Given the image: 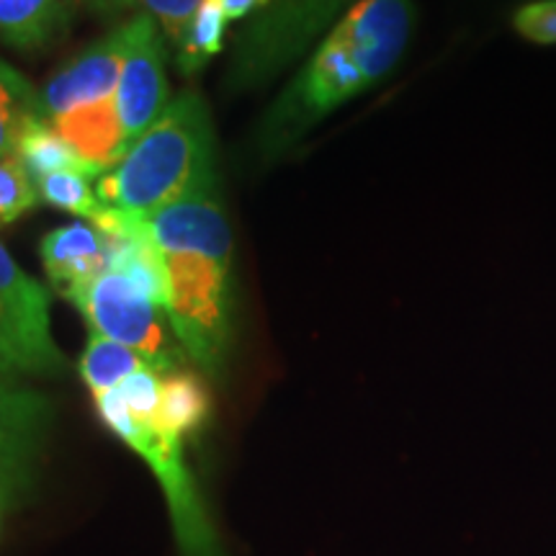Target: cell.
I'll list each match as a JSON object with an SVG mask.
<instances>
[{"label": "cell", "mask_w": 556, "mask_h": 556, "mask_svg": "<svg viewBox=\"0 0 556 556\" xmlns=\"http://www.w3.org/2000/svg\"><path fill=\"white\" fill-rule=\"evenodd\" d=\"M122 400L131 417L142 422H155L160 394H163V379L152 368H142V371L131 374V377L119 387Z\"/></svg>", "instance_id": "cell-21"}, {"label": "cell", "mask_w": 556, "mask_h": 556, "mask_svg": "<svg viewBox=\"0 0 556 556\" xmlns=\"http://www.w3.org/2000/svg\"><path fill=\"white\" fill-rule=\"evenodd\" d=\"M131 18L116 26L109 37L90 45L80 58L67 62L54 78L39 90L37 119L52 122L83 103L101 101L119 88L124 62L131 45Z\"/></svg>", "instance_id": "cell-9"}, {"label": "cell", "mask_w": 556, "mask_h": 556, "mask_svg": "<svg viewBox=\"0 0 556 556\" xmlns=\"http://www.w3.org/2000/svg\"><path fill=\"white\" fill-rule=\"evenodd\" d=\"M219 5L222 11H225L227 21H240L268 9L270 0H219Z\"/></svg>", "instance_id": "cell-25"}, {"label": "cell", "mask_w": 556, "mask_h": 556, "mask_svg": "<svg viewBox=\"0 0 556 556\" xmlns=\"http://www.w3.org/2000/svg\"><path fill=\"white\" fill-rule=\"evenodd\" d=\"M0 83H5V86H9L13 93L21 96V99L29 103V106L34 109V116H37V96H39V90L34 88L31 83L24 78V75H18L16 70H13L9 62H3V60H0Z\"/></svg>", "instance_id": "cell-24"}, {"label": "cell", "mask_w": 556, "mask_h": 556, "mask_svg": "<svg viewBox=\"0 0 556 556\" xmlns=\"http://www.w3.org/2000/svg\"><path fill=\"white\" fill-rule=\"evenodd\" d=\"M62 296L86 317L93 336L109 338L137 351L152 371L170 374L184 361L180 345L170 338L165 312L144 299L127 278L106 270L90 283L70 287Z\"/></svg>", "instance_id": "cell-6"}, {"label": "cell", "mask_w": 556, "mask_h": 556, "mask_svg": "<svg viewBox=\"0 0 556 556\" xmlns=\"http://www.w3.org/2000/svg\"><path fill=\"white\" fill-rule=\"evenodd\" d=\"M50 420L52 405L45 394L0 377V497L29 479Z\"/></svg>", "instance_id": "cell-10"}, {"label": "cell", "mask_w": 556, "mask_h": 556, "mask_svg": "<svg viewBox=\"0 0 556 556\" xmlns=\"http://www.w3.org/2000/svg\"><path fill=\"white\" fill-rule=\"evenodd\" d=\"M96 409L111 433L122 438L157 477L184 556H222L217 533L184 462V441L155 422H142L124 405L119 387L96 394Z\"/></svg>", "instance_id": "cell-4"}, {"label": "cell", "mask_w": 556, "mask_h": 556, "mask_svg": "<svg viewBox=\"0 0 556 556\" xmlns=\"http://www.w3.org/2000/svg\"><path fill=\"white\" fill-rule=\"evenodd\" d=\"M73 0H0V39L13 50H45L67 31Z\"/></svg>", "instance_id": "cell-13"}, {"label": "cell", "mask_w": 556, "mask_h": 556, "mask_svg": "<svg viewBox=\"0 0 556 556\" xmlns=\"http://www.w3.org/2000/svg\"><path fill=\"white\" fill-rule=\"evenodd\" d=\"M163 253L168 317L178 345L208 374H219L232 338V229L219 191H204L148 217Z\"/></svg>", "instance_id": "cell-2"}, {"label": "cell", "mask_w": 556, "mask_h": 556, "mask_svg": "<svg viewBox=\"0 0 556 556\" xmlns=\"http://www.w3.org/2000/svg\"><path fill=\"white\" fill-rule=\"evenodd\" d=\"M86 163L109 173L122 163L124 155L131 150L124 135V124L119 114V101L106 96L101 101L83 103L58 119L47 122Z\"/></svg>", "instance_id": "cell-11"}, {"label": "cell", "mask_w": 556, "mask_h": 556, "mask_svg": "<svg viewBox=\"0 0 556 556\" xmlns=\"http://www.w3.org/2000/svg\"><path fill=\"white\" fill-rule=\"evenodd\" d=\"M214 127L199 93H180L96 186L103 206L150 217L204 191H217Z\"/></svg>", "instance_id": "cell-3"}, {"label": "cell", "mask_w": 556, "mask_h": 556, "mask_svg": "<svg viewBox=\"0 0 556 556\" xmlns=\"http://www.w3.org/2000/svg\"><path fill=\"white\" fill-rule=\"evenodd\" d=\"M39 255L52 287L60 291L96 281L109 270L106 242L99 229L83 222L47 232L39 242Z\"/></svg>", "instance_id": "cell-12"}, {"label": "cell", "mask_w": 556, "mask_h": 556, "mask_svg": "<svg viewBox=\"0 0 556 556\" xmlns=\"http://www.w3.org/2000/svg\"><path fill=\"white\" fill-rule=\"evenodd\" d=\"M67 358L52 338L50 289L0 242V377H62Z\"/></svg>", "instance_id": "cell-7"}, {"label": "cell", "mask_w": 556, "mask_h": 556, "mask_svg": "<svg viewBox=\"0 0 556 556\" xmlns=\"http://www.w3.org/2000/svg\"><path fill=\"white\" fill-rule=\"evenodd\" d=\"M513 29L533 45H556V0H533L520 5Z\"/></svg>", "instance_id": "cell-23"}, {"label": "cell", "mask_w": 556, "mask_h": 556, "mask_svg": "<svg viewBox=\"0 0 556 556\" xmlns=\"http://www.w3.org/2000/svg\"><path fill=\"white\" fill-rule=\"evenodd\" d=\"M358 0H270L235 41L227 80L232 88L266 86L291 62L307 54Z\"/></svg>", "instance_id": "cell-5"}, {"label": "cell", "mask_w": 556, "mask_h": 556, "mask_svg": "<svg viewBox=\"0 0 556 556\" xmlns=\"http://www.w3.org/2000/svg\"><path fill=\"white\" fill-rule=\"evenodd\" d=\"M201 3L204 0H129V9H139L160 24L163 37L178 50Z\"/></svg>", "instance_id": "cell-20"}, {"label": "cell", "mask_w": 556, "mask_h": 556, "mask_svg": "<svg viewBox=\"0 0 556 556\" xmlns=\"http://www.w3.org/2000/svg\"><path fill=\"white\" fill-rule=\"evenodd\" d=\"M131 45L124 62L116 101L127 142L135 144L157 116L168 109V78H165V37L144 13L131 18Z\"/></svg>", "instance_id": "cell-8"}, {"label": "cell", "mask_w": 556, "mask_h": 556, "mask_svg": "<svg viewBox=\"0 0 556 556\" xmlns=\"http://www.w3.org/2000/svg\"><path fill=\"white\" fill-rule=\"evenodd\" d=\"M208 413H212V394L197 374L176 368L163 379L155 426L184 441L204 426Z\"/></svg>", "instance_id": "cell-14"}, {"label": "cell", "mask_w": 556, "mask_h": 556, "mask_svg": "<svg viewBox=\"0 0 556 556\" xmlns=\"http://www.w3.org/2000/svg\"><path fill=\"white\" fill-rule=\"evenodd\" d=\"M142 368H150V364L137 351L101 336H90L78 364L80 377L93 392V397L109 392V389L122 387L131 374L142 371Z\"/></svg>", "instance_id": "cell-16"}, {"label": "cell", "mask_w": 556, "mask_h": 556, "mask_svg": "<svg viewBox=\"0 0 556 556\" xmlns=\"http://www.w3.org/2000/svg\"><path fill=\"white\" fill-rule=\"evenodd\" d=\"M413 0H358L270 103L258 129V155L276 160L332 111L384 80L405 54Z\"/></svg>", "instance_id": "cell-1"}, {"label": "cell", "mask_w": 556, "mask_h": 556, "mask_svg": "<svg viewBox=\"0 0 556 556\" xmlns=\"http://www.w3.org/2000/svg\"><path fill=\"white\" fill-rule=\"evenodd\" d=\"M83 3L101 13H119L129 9V0H83Z\"/></svg>", "instance_id": "cell-26"}, {"label": "cell", "mask_w": 556, "mask_h": 556, "mask_svg": "<svg viewBox=\"0 0 556 556\" xmlns=\"http://www.w3.org/2000/svg\"><path fill=\"white\" fill-rule=\"evenodd\" d=\"M39 204V189L18 155L0 157V227H9Z\"/></svg>", "instance_id": "cell-19"}, {"label": "cell", "mask_w": 556, "mask_h": 556, "mask_svg": "<svg viewBox=\"0 0 556 556\" xmlns=\"http://www.w3.org/2000/svg\"><path fill=\"white\" fill-rule=\"evenodd\" d=\"M90 176H83V173H52V176L37 180L39 199L45 204L58 206L62 212L78 214V217H86L88 222L101 212V199L99 193L90 186Z\"/></svg>", "instance_id": "cell-18"}, {"label": "cell", "mask_w": 556, "mask_h": 556, "mask_svg": "<svg viewBox=\"0 0 556 556\" xmlns=\"http://www.w3.org/2000/svg\"><path fill=\"white\" fill-rule=\"evenodd\" d=\"M227 16L222 11L219 0H204L193 16L189 31L180 41L176 65L184 75H197L199 70L206 67L208 60H214L225 47L227 34Z\"/></svg>", "instance_id": "cell-17"}, {"label": "cell", "mask_w": 556, "mask_h": 556, "mask_svg": "<svg viewBox=\"0 0 556 556\" xmlns=\"http://www.w3.org/2000/svg\"><path fill=\"white\" fill-rule=\"evenodd\" d=\"M29 119H34V109L5 83H0V157L16 155L18 139Z\"/></svg>", "instance_id": "cell-22"}, {"label": "cell", "mask_w": 556, "mask_h": 556, "mask_svg": "<svg viewBox=\"0 0 556 556\" xmlns=\"http://www.w3.org/2000/svg\"><path fill=\"white\" fill-rule=\"evenodd\" d=\"M16 155L24 168L29 170V176L34 178V184L41 178L52 176V173H83V176H103V170L96 168L83 160L78 152H75L70 144L62 139L58 131H54L50 124L41 122L34 116L26 124L24 135L18 139V150Z\"/></svg>", "instance_id": "cell-15"}]
</instances>
